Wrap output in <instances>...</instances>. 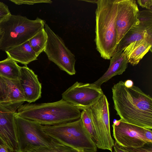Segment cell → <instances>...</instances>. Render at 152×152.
<instances>
[{
    "label": "cell",
    "instance_id": "35",
    "mask_svg": "<svg viewBox=\"0 0 152 152\" xmlns=\"http://www.w3.org/2000/svg\"><path fill=\"white\" fill-rule=\"evenodd\" d=\"M0 104H5V103H0Z\"/></svg>",
    "mask_w": 152,
    "mask_h": 152
},
{
    "label": "cell",
    "instance_id": "14",
    "mask_svg": "<svg viewBox=\"0 0 152 152\" xmlns=\"http://www.w3.org/2000/svg\"><path fill=\"white\" fill-rule=\"evenodd\" d=\"M128 63L126 54L122 50L118 51L110 59V66L106 72L93 84L101 87L113 77L122 74L127 68Z\"/></svg>",
    "mask_w": 152,
    "mask_h": 152
},
{
    "label": "cell",
    "instance_id": "20",
    "mask_svg": "<svg viewBox=\"0 0 152 152\" xmlns=\"http://www.w3.org/2000/svg\"><path fill=\"white\" fill-rule=\"evenodd\" d=\"M17 152H80L63 144L52 147H33L28 146Z\"/></svg>",
    "mask_w": 152,
    "mask_h": 152
},
{
    "label": "cell",
    "instance_id": "32",
    "mask_svg": "<svg viewBox=\"0 0 152 152\" xmlns=\"http://www.w3.org/2000/svg\"><path fill=\"white\" fill-rule=\"evenodd\" d=\"M82 1H87V2H91V3H96L98 1V0H82Z\"/></svg>",
    "mask_w": 152,
    "mask_h": 152
},
{
    "label": "cell",
    "instance_id": "17",
    "mask_svg": "<svg viewBox=\"0 0 152 152\" xmlns=\"http://www.w3.org/2000/svg\"><path fill=\"white\" fill-rule=\"evenodd\" d=\"M143 39L152 42V36L150 35L145 28L140 24L131 28L125 35L118 44L117 51L122 50L132 43Z\"/></svg>",
    "mask_w": 152,
    "mask_h": 152
},
{
    "label": "cell",
    "instance_id": "12",
    "mask_svg": "<svg viewBox=\"0 0 152 152\" xmlns=\"http://www.w3.org/2000/svg\"><path fill=\"white\" fill-rule=\"evenodd\" d=\"M117 11L116 19L117 44L132 28L140 24L138 19L139 10L136 1L117 0Z\"/></svg>",
    "mask_w": 152,
    "mask_h": 152
},
{
    "label": "cell",
    "instance_id": "3",
    "mask_svg": "<svg viewBox=\"0 0 152 152\" xmlns=\"http://www.w3.org/2000/svg\"><path fill=\"white\" fill-rule=\"evenodd\" d=\"M96 10V37L97 50L105 59H110L117 52L116 19L117 0H98Z\"/></svg>",
    "mask_w": 152,
    "mask_h": 152
},
{
    "label": "cell",
    "instance_id": "7",
    "mask_svg": "<svg viewBox=\"0 0 152 152\" xmlns=\"http://www.w3.org/2000/svg\"><path fill=\"white\" fill-rule=\"evenodd\" d=\"M15 120L18 151L28 146L52 147L63 144L46 134L41 125L37 122L23 118L17 115L16 113Z\"/></svg>",
    "mask_w": 152,
    "mask_h": 152
},
{
    "label": "cell",
    "instance_id": "25",
    "mask_svg": "<svg viewBox=\"0 0 152 152\" xmlns=\"http://www.w3.org/2000/svg\"><path fill=\"white\" fill-rule=\"evenodd\" d=\"M121 147L128 152H152V142L147 143L141 146L137 147Z\"/></svg>",
    "mask_w": 152,
    "mask_h": 152
},
{
    "label": "cell",
    "instance_id": "1",
    "mask_svg": "<svg viewBox=\"0 0 152 152\" xmlns=\"http://www.w3.org/2000/svg\"><path fill=\"white\" fill-rule=\"evenodd\" d=\"M114 108L122 121L152 129V98L138 87H126L119 81L112 88Z\"/></svg>",
    "mask_w": 152,
    "mask_h": 152
},
{
    "label": "cell",
    "instance_id": "31",
    "mask_svg": "<svg viewBox=\"0 0 152 152\" xmlns=\"http://www.w3.org/2000/svg\"><path fill=\"white\" fill-rule=\"evenodd\" d=\"M125 86L127 88H130L133 85V82L130 80H128L124 82Z\"/></svg>",
    "mask_w": 152,
    "mask_h": 152
},
{
    "label": "cell",
    "instance_id": "21",
    "mask_svg": "<svg viewBox=\"0 0 152 152\" xmlns=\"http://www.w3.org/2000/svg\"><path fill=\"white\" fill-rule=\"evenodd\" d=\"M47 39V35L44 28L29 40L31 47L37 56L44 51Z\"/></svg>",
    "mask_w": 152,
    "mask_h": 152
},
{
    "label": "cell",
    "instance_id": "10",
    "mask_svg": "<svg viewBox=\"0 0 152 152\" xmlns=\"http://www.w3.org/2000/svg\"><path fill=\"white\" fill-rule=\"evenodd\" d=\"M115 142L121 146L135 148L148 143L145 137L147 129L126 122L121 119L112 125Z\"/></svg>",
    "mask_w": 152,
    "mask_h": 152
},
{
    "label": "cell",
    "instance_id": "11",
    "mask_svg": "<svg viewBox=\"0 0 152 152\" xmlns=\"http://www.w3.org/2000/svg\"><path fill=\"white\" fill-rule=\"evenodd\" d=\"M23 103L0 104V137L12 152L18 150L15 115L16 110Z\"/></svg>",
    "mask_w": 152,
    "mask_h": 152
},
{
    "label": "cell",
    "instance_id": "22",
    "mask_svg": "<svg viewBox=\"0 0 152 152\" xmlns=\"http://www.w3.org/2000/svg\"><path fill=\"white\" fill-rule=\"evenodd\" d=\"M138 19L140 24L143 26L148 34L152 36V11L148 10L139 11Z\"/></svg>",
    "mask_w": 152,
    "mask_h": 152
},
{
    "label": "cell",
    "instance_id": "13",
    "mask_svg": "<svg viewBox=\"0 0 152 152\" xmlns=\"http://www.w3.org/2000/svg\"><path fill=\"white\" fill-rule=\"evenodd\" d=\"M19 80L23 91L26 101L34 102L41 97L42 85L37 76L33 71L25 65L20 67Z\"/></svg>",
    "mask_w": 152,
    "mask_h": 152
},
{
    "label": "cell",
    "instance_id": "24",
    "mask_svg": "<svg viewBox=\"0 0 152 152\" xmlns=\"http://www.w3.org/2000/svg\"><path fill=\"white\" fill-rule=\"evenodd\" d=\"M8 93V88L6 81L4 78L0 76V103H6L5 102Z\"/></svg>",
    "mask_w": 152,
    "mask_h": 152
},
{
    "label": "cell",
    "instance_id": "2",
    "mask_svg": "<svg viewBox=\"0 0 152 152\" xmlns=\"http://www.w3.org/2000/svg\"><path fill=\"white\" fill-rule=\"evenodd\" d=\"M16 114L42 125H53L77 120L80 110L63 99L57 102L21 105Z\"/></svg>",
    "mask_w": 152,
    "mask_h": 152
},
{
    "label": "cell",
    "instance_id": "23",
    "mask_svg": "<svg viewBox=\"0 0 152 152\" xmlns=\"http://www.w3.org/2000/svg\"><path fill=\"white\" fill-rule=\"evenodd\" d=\"M80 118L85 127L96 143L97 138L94 125L91 118L86 109L82 110Z\"/></svg>",
    "mask_w": 152,
    "mask_h": 152
},
{
    "label": "cell",
    "instance_id": "26",
    "mask_svg": "<svg viewBox=\"0 0 152 152\" xmlns=\"http://www.w3.org/2000/svg\"><path fill=\"white\" fill-rule=\"evenodd\" d=\"M11 15L8 6L3 2H0V23Z\"/></svg>",
    "mask_w": 152,
    "mask_h": 152
},
{
    "label": "cell",
    "instance_id": "33",
    "mask_svg": "<svg viewBox=\"0 0 152 152\" xmlns=\"http://www.w3.org/2000/svg\"><path fill=\"white\" fill-rule=\"evenodd\" d=\"M0 144L4 145L7 146L5 143L4 142V141L3 140L1 139V138L0 137Z\"/></svg>",
    "mask_w": 152,
    "mask_h": 152
},
{
    "label": "cell",
    "instance_id": "16",
    "mask_svg": "<svg viewBox=\"0 0 152 152\" xmlns=\"http://www.w3.org/2000/svg\"><path fill=\"white\" fill-rule=\"evenodd\" d=\"M5 52L8 57L25 65L37 60L38 56L31 47L29 40Z\"/></svg>",
    "mask_w": 152,
    "mask_h": 152
},
{
    "label": "cell",
    "instance_id": "15",
    "mask_svg": "<svg viewBox=\"0 0 152 152\" xmlns=\"http://www.w3.org/2000/svg\"><path fill=\"white\" fill-rule=\"evenodd\" d=\"M152 43L143 39L134 42L125 47L122 51L126 54L128 63L136 65L148 51H151Z\"/></svg>",
    "mask_w": 152,
    "mask_h": 152
},
{
    "label": "cell",
    "instance_id": "34",
    "mask_svg": "<svg viewBox=\"0 0 152 152\" xmlns=\"http://www.w3.org/2000/svg\"><path fill=\"white\" fill-rule=\"evenodd\" d=\"M1 39H2V35H1V30H0V46L1 45Z\"/></svg>",
    "mask_w": 152,
    "mask_h": 152
},
{
    "label": "cell",
    "instance_id": "6",
    "mask_svg": "<svg viewBox=\"0 0 152 152\" xmlns=\"http://www.w3.org/2000/svg\"><path fill=\"white\" fill-rule=\"evenodd\" d=\"M90 116L97 138V148L113 152L114 140L110 133L109 103L104 94L95 103L86 109Z\"/></svg>",
    "mask_w": 152,
    "mask_h": 152
},
{
    "label": "cell",
    "instance_id": "9",
    "mask_svg": "<svg viewBox=\"0 0 152 152\" xmlns=\"http://www.w3.org/2000/svg\"><path fill=\"white\" fill-rule=\"evenodd\" d=\"M104 94L101 87L93 83L76 82L62 94L63 100L80 110L88 108Z\"/></svg>",
    "mask_w": 152,
    "mask_h": 152
},
{
    "label": "cell",
    "instance_id": "28",
    "mask_svg": "<svg viewBox=\"0 0 152 152\" xmlns=\"http://www.w3.org/2000/svg\"><path fill=\"white\" fill-rule=\"evenodd\" d=\"M137 2L139 5L142 7L145 8L148 10L152 11V0H138Z\"/></svg>",
    "mask_w": 152,
    "mask_h": 152
},
{
    "label": "cell",
    "instance_id": "8",
    "mask_svg": "<svg viewBox=\"0 0 152 152\" xmlns=\"http://www.w3.org/2000/svg\"><path fill=\"white\" fill-rule=\"evenodd\" d=\"M44 29L48 39L44 51L48 59L61 70L70 75L76 74L75 56L66 46L62 39L55 34L46 24Z\"/></svg>",
    "mask_w": 152,
    "mask_h": 152
},
{
    "label": "cell",
    "instance_id": "19",
    "mask_svg": "<svg viewBox=\"0 0 152 152\" xmlns=\"http://www.w3.org/2000/svg\"><path fill=\"white\" fill-rule=\"evenodd\" d=\"M20 67L16 62L7 57L0 61V76L9 79L19 80Z\"/></svg>",
    "mask_w": 152,
    "mask_h": 152
},
{
    "label": "cell",
    "instance_id": "29",
    "mask_svg": "<svg viewBox=\"0 0 152 152\" xmlns=\"http://www.w3.org/2000/svg\"><path fill=\"white\" fill-rule=\"evenodd\" d=\"M113 147L114 149L113 152H128L115 142L114 143Z\"/></svg>",
    "mask_w": 152,
    "mask_h": 152
},
{
    "label": "cell",
    "instance_id": "30",
    "mask_svg": "<svg viewBox=\"0 0 152 152\" xmlns=\"http://www.w3.org/2000/svg\"><path fill=\"white\" fill-rule=\"evenodd\" d=\"M0 152H12L6 146L0 144Z\"/></svg>",
    "mask_w": 152,
    "mask_h": 152
},
{
    "label": "cell",
    "instance_id": "4",
    "mask_svg": "<svg viewBox=\"0 0 152 152\" xmlns=\"http://www.w3.org/2000/svg\"><path fill=\"white\" fill-rule=\"evenodd\" d=\"M45 21L39 18L32 20L11 14L0 23L2 39L0 50L6 51L22 44L44 28Z\"/></svg>",
    "mask_w": 152,
    "mask_h": 152
},
{
    "label": "cell",
    "instance_id": "5",
    "mask_svg": "<svg viewBox=\"0 0 152 152\" xmlns=\"http://www.w3.org/2000/svg\"><path fill=\"white\" fill-rule=\"evenodd\" d=\"M47 134L62 143L80 152H96L97 147L80 118L53 125H42Z\"/></svg>",
    "mask_w": 152,
    "mask_h": 152
},
{
    "label": "cell",
    "instance_id": "18",
    "mask_svg": "<svg viewBox=\"0 0 152 152\" xmlns=\"http://www.w3.org/2000/svg\"><path fill=\"white\" fill-rule=\"evenodd\" d=\"M9 89L7 97L5 103L14 104L26 101L24 93L19 80L4 78Z\"/></svg>",
    "mask_w": 152,
    "mask_h": 152
},
{
    "label": "cell",
    "instance_id": "27",
    "mask_svg": "<svg viewBox=\"0 0 152 152\" xmlns=\"http://www.w3.org/2000/svg\"><path fill=\"white\" fill-rule=\"evenodd\" d=\"M10 1L15 4L18 5L22 4L33 5L37 3H51L52 2V1L50 0H10Z\"/></svg>",
    "mask_w": 152,
    "mask_h": 152
}]
</instances>
